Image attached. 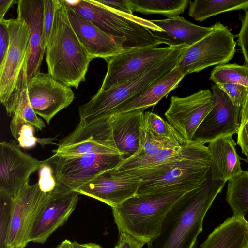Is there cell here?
Returning <instances> with one entry per match:
<instances>
[{
	"label": "cell",
	"mask_w": 248,
	"mask_h": 248,
	"mask_svg": "<svg viewBox=\"0 0 248 248\" xmlns=\"http://www.w3.org/2000/svg\"><path fill=\"white\" fill-rule=\"evenodd\" d=\"M27 61L13 94L4 106L9 116H13L16 112L38 130H42L45 127V124L34 111L28 97L26 76Z\"/></svg>",
	"instance_id": "26"
},
{
	"label": "cell",
	"mask_w": 248,
	"mask_h": 248,
	"mask_svg": "<svg viewBox=\"0 0 248 248\" xmlns=\"http://www.w3.org/2000/svg\"><path fill=\"white\" fill-rule=\"evenodd\" d=\"M211 89L214 107L193 137V140L203 144L222 136L237 134L241 121L242 106H235L216 84Z\"/></svg>",
	"instance_id": "15"
},
{
	"label": "cell",
	"mask_w": 248,
	"mask_h": 248,
	"mask_svg": "<svg viewBox=\"0 0 248 248\" xmlns=\"http://www.w3.org/2000/svg\"><path fill=\"white\" fill-rule=\"evenodd\" d=\"M237 134V143L246 156L248 155V94L242 106L240 124Z\"/></svg>",
	"instance_id": "35"
},
{
	"label": "cell",
	"mask_w": 248,
	"mask_h": 248,
	"mask_svg": "<svg viewBox=\"0 0 248 248\" xmlns=\"http://www.w3.org/2000/svg\"><path fill=\"white\" fill-rule=\"evenodd\" d=\"M125 232H119V238L114 248H142L144 244Z\"/></svg>",
	"instance_id": "40"
},
{
	"label": "cell",
	"mask_w": 248,
	"mask_h": 248,
	"mask_svg": "<svg viewBox=\"0 0 248 248\" xmlns=\"http://www.w3.org/2000/svg\"><path fill=\"white\" fill-rule=\"evenodd\" d=\"M49 193L42 192L38 183L29 185L14 199L6 248H24L35 221Z\"/></svg>",
	"instance_id": "14"
},
{
	"label": "cell",
	"mask_w": 248,
	"mask_h": 248,
	"mask_svg": "<svg viewBox=\"0 0 248 248\" xmlns=\"http://www.w3.org/2000/svg\"><path fill=\"white\" fill-rule=\"evenodd\" d=\"M74 10L103 32L114 38H125L126 50L158 47L153 31L163 30L150 20L122 12L98 0H65Z\"/></svg>",
	"instance_id": "4"
},
{
	"label": "cell",
	"mask_w": 248,
	"mask_h": 248,
	"mask_svg": "<svg viewBox=\"0 0 248 248\" xmlns=\"http://www.w3.org/2000/svg\"><path fill=\"white\" fill-rule=\"evenodd\" d=\"M248 240V224L233 216L211 232L200 248H245Z\"/></svg>",
	"instance_id": "25"
},
{
	"label": "cell",
	"mask_w": 248,
	"mask_h": 248,
	"mask_svg": "<svg viewBox=\"0 0 248 248\" xmlns=\"http://www.w3.org/2000/svg\"><path fill=\"white\" fill-rule=\"evenodd\" d=\"M91 60L69 21L64 0H57L46 50L48 73L58 81L77 89L86 80Z\"/></svg>",
	"instance_id": "2"
},
{
	"label": "cell",
	"mask_w": 248,
	"mask_h": 248,
	"mask_svg": "<svg viewBox=\"0 0 248 248\" xmlns=\"http://www.w3.org/2000/svg\"><path fill=\"white\" fill-rule=\"evenodd\" d=\"M176 46L131 48L107 59V71L99 90H107L150 69L167 57Z\"/></svg>",
	"instance_id": "9"
},
{
	"label": "cell",
	"mask_w": 248,
	"mask_h": 248,
	"mask_svg": "<svg viewBox=\"0 0 248 248\" xmlns=\"http://www.w3.org/2000/svg\"><path fill=\"white\" fill-rule=\"evenodd\" d=\"M144 109H137L113 115L108 120L111 147L126 159L133 156L140 144V127Z\"/></svg>",
	"instance_id": "21"
},
{
	"label": "cell",
	"mask_w": 248,
	"mask_h": 248,
	"mask_svg": "<svg viewBox=\"0 0 248 248\" xmlns=\"http://www.w3.org/2000/svg\"><path fill=\"white\" fill-rule=\"evenodd\" d=\"M99 2L109 6L117 10L125 13L132 14V11L130 9L127 0H97Z\"/></svg>",
	"instance_id": "42"
},
{
	"label": "cell",
	"mask_w": 248,
	"mask_h": 248,
	"mask_svg": "<svg viewBox=\"0 0 248 248\" xmlns=\"http://www.w3.org/2000/svg\"><path fill=\"white\" fill-rule=\"evenodd\" d=\"M17 18L24 21L29 28V45L26 76L28 82L40 72L46 46L43 40V0L17 1Z\"/></svg>",
	"instance_id": "20"
},
{
	"label": "cell",
	"mask_w": 248,
	"mask_h": 248,
	"mask_svg": "<svg viewBox=\"0 0 248 248\" xmlns=\"http://www.w3.org/2000/svg\"><path fill=\"white\" fill-rule=\"evenodd\" d=\"M27 92L34 111L48 124L74 99L71 87L55 79L48 73L40 72L28 82Z\"/></svg>",
	"instance_id": "17"
},
{
	"label": "cell",
	"mask_w": 248,
	"mask_h": 248,
	"mask_svg": "<svg viewBox=\"0 0 248 248\" xmlns=\"http://www.w3.org/2000/svg\"><path fill=\"white\" fill-rule=\"evenodd\" d=\"M188 46L186 45L177 46L167 57L150 69L107 90H99L88 102L79 107V122L78 125L84 127L99 120L108 118L118 107L175 68Z\"/></svg>",
	"instance_id": "3"
},
{
	"label": "cell",
	"mask_w": 248,
	"mask_h": 248,
	"mask_svg": "<svg viewBox=\"0 0 248 248\" xmlns=\"http://www.w3.org/2000/svg\"><path fill=\"white\" fill-rule=\"evenodd\" d=\"M214 107L212 92L202 89L184 97L172 96L164 115L168 122L187 141Z\"/></svg>",
	"instance_id": "13"
},
{
	"label": "cell",
	"mask_w": 248,
	"mask_h": 248,
	"mask_svg": "<svg viewBox=\"0 0 248 248\" xmlns=\"http://www.w3.org/2000/svg\"><path fill=\"white\" fill-rule=\"evenodd\" d=\"M57 2V0H43V40L46 46L52 28Z\"/></svg>",
	"instance_id": "38"
},
{
	"label": "cell",
	"mask_w": 248,
	"mask_h": 248,
	"mask_svg": "<svg viewBox=\"0 0 248 248\" xmlns=\"http://www.w3.org/2000/svg\"><path fill=\"white\" fill-rule=\"evenodd\" d=\"M140 131L139 149L137 153L130 157H139L157 153L165 149L175 148L183 146L175 141L155 135L144 125L142 122V119Z\"/></svg>",
	"instance_id": "32"
},
{
	"label": "cell",
	"mask_w": 248,
	"mask_h": 248,
	"mask_svg": "<svg viewBox=\"0 0 248 248\" xmlns=\"http://www.w3.org/2000/svg\"><path fill=\"white\" fill-rule=\"evenodd\" d=\"M74 246L75 248H78L74 243H73Z\"/></svg>",
	"instance_id": "48"
},
{
	"label": "cell",
	"mask_w": 248,
	"mask_h": 248,
	"mask_svg": "<svg viewBox=\"0 0 248 248\" xmlns=\"http://www.w3.org/2000/svg\"><path fill=\"white\" fill-rule=\"evenodd\" d=\"M69 21L80 43L91 60H105L126 50L125 38H114L108 35L74 10L64 0Z\"/></svg>",
	"instance_id": "19"
},
{
	"label": "cell",
	"mask_w": 248,
	"mask_h": 248,
	"mask_svg": "<svg viewBox=\"0 0 248 248\" xmlns=\"http://www.w3.org/2000/svg\"><path fill=\"white\" fill-rule=\"evenodd\" d=\"M185 76L179 68L175 66L162 78L118 107L111 112L108 118L115 115L132 110H145L155 105L171 91L177 88Z\"/></svg>",
	"instance_id": "24"
},
{
	"label": "cell",
	"mask_w": 248,
	"mask_h": 248,
	"mask_svg": "<svg viewBox=\"0 0 248 248\" xmlns=\"http://www.w3.org/2000/svg\"><path fill=\"white\" fill-rule=\"evenodd\" d=\"M10 129L13 137L17 140L19 146L30 149L38 143L42 147L54 143L55 138H39L34 134L35 127L27 122L18 113L15 112L11 121Z\"/></svg>",
	"instance_id": "30"
},
{
	"label": "cell",
	"mask_w": 248,
	"mask_h": 248,
	"mask_svg": "<svg viewBox=\"0 0 248 248\" xmlns=\"http://www.w3.org/2000/svg\"><path fill=\"white\" fill-rule=\"evenodd\" d=\"M211 159L210 174L213 180L226 181L243 171L232 136L221 137L209 143Z\"/></svg>",
	"instance_id": "23"
},
{
	"label": "cell",
	"mask_w": 248,
	"mask_h": 248,
	"mask_svg": "<svg viewBox=\"0 0 248 248\" xmlns=\"http://www.w3.org/2000/svg\"><path fill=\"white\" fill-rule=\"evenodd\" d=\"M212 26V31L189 46L178 62L176 66L185 76L212 66L226 64L233 57L236 44L234 35L220 22Z\"/></svg>",
	"instance_id": "7"
},
{
	"label": "cell",
	"mask_w": 248,
	"mask_h": 248,
	"mask_svg": "<svg viewBox=\"0 0 248 248\" xmlns=\"http://www.w3.org/2000/svg\"><path fill=\"white\" fill-rule=\"evenodd\" d=\"M9 45V35L6 19L0 21V64L4 62Z\"/></svg>",
	"instance_id": "41"
},
{
	"label": "cell",
	"mask_w": 248,
	"mask_h": 248,
	"mask_svg": "<svg viewBox=\"0 0 248 248\" xmlns=\"http://www.w3.org/2000/svg\"><path fill=\"white\" fill-rule=\"evenodd\" d=\"M142 122L150 131L160 138L175 141L182 145L189 141L186 140L168 122L152 112H144Z\"/></svg>",
	"instance_id": "33"
},
{
	"label": "cell",
	"mask_w": 248,
	"mask_h": 248,
	"mask_svg": "<svg viewBox=\"0 0 248 248\" xmlns=\"http://www.w3.org/2000/svg\"><path fill=\"white\" fill-rule=\"evenodd\" d=\"M78 193L57 183L39 213L29 238V242L44 244L63 226L75 210Z\"/></svg>",
	"instance_id": "10"
},
{
	"label": "cell",
	"mask_w": 248,
	"mask_h": 248,
	"mask_svg": "<svg viewBox=\"0 0 248 248\" xmlns=\"http://www.w3.org/2000/svg\"><path fill=\"white\" fill-rule=\"evenodd\" d=\"M216 85L226 93L235 106L240 107L243 105L248 94V88L242 85L232 83Z\"/></svg>",
	"instance_id": "37"
},
{
	"label": "cell",
	"mask_w": 248,
	"mask_h": 248,
	"mask_svg": "<svg viewBox=\"0 0 248 248\" xmlns=\"http://www.w3.org/2000/svg\"><path fill=\"white\" fill-rule=\"evenodd\" d=\"M55 248H75L73 242L65 239L59 244Z\"/></svg>",
	"instance_id": "45"
},
{
	"label": "cell",
	"mask_w": 248,
	"mask_h": 248,
	"mask_svg": "<svg viewBox=\"0 0 248 248\" xmlns=\"http://www.w3.org/2000/svg\"><path fill=\"white\" fill-rule=\"evenodd\" d=\"M186 193L136 195L111 208L119 232L147 244L158 233L167 215Z\"/></svg>",
	"instance_id": "5"
},
{
	"label": "cell",
	"mask_w": 248,
	"mask_h": 248,
	"mask_svg": "<svg viewBox=\"0 0 248 248\" xmlns=\"http://www.w3.org/2000/svg\"><path fill=\"white\" fill-rule=\"evenodd\" d=\"M241 27L238 34V44L241 47L245 64L248 66V8L241 18Z\"/></svg>",
	"instance_id": "39"
},
{
	"label": "cell",
	"mask_w": 248,
	"mask_h": 248,
	"mask_svg": "<svg viewBox=\"0 0 248 248\" xmlns=\"http://www.w3.org/2000/svg\"><path fill=\"white\" fill-rule=\"evenodd\" d=\"M243 160L248 164V155L246 156V158Z\"/></svg>",
	"instance_id": "46"
},
{
	"label": "cell",
	"mask_w": 248,
	"mask_h": 248,
	"mask_svg": "<svg viewBox=\"0 0 248 248\" xmlns=\"http://www.w3.org/2000/svg\"><path fill=\"white\" fill-rule=\"evenodd\" d=\"M38 184L40 190L45 193L52 191L57 185L51 166L43 160V163L39 169Z\"/></svg>",
	"instance_id": "36"
},
{
	"label": "cell",
	"mask_w": 248,
	"mask_h": 248,
	"mask_svg": "<svg viewBox=\"0 0 248 248\" xmlns=\"http://www.w3.org/2000/svg\"><path fill=\"white\" fill-rule=\"evenodd\" d=\"M14 1V0H0V21L4 19L5 14Z\"/></svg>",
	"instance_id": "43"
},
{
	"label": "cell",
	"mask_w": 248,
	"mask_h": 248,
	"mask_svg": "<svg viewBox=\"0 0 248 248\" xmlns=\"http://www.w3.org/2000/svg\"><path fill=\"white\" fill-rule=\"evenodd\" d=\"M245 248H248V242L246 244V245Z\"/></svg>",
	"instance_id": "47"
},
{
	"label": "cell",
	"mask_w": 248,
	"mask_h": 248,
	"mask_svg": "<svg viewBox=\"0 0 248 248\" xmlns=\"http://www.w3.org/2000/svg\"><path fill=\"white\" fill-rule=\"evenodd\" d=\"M14 198L0 191V248H6Z\"/></svg>",
	"instance_id": "34"
},
{
	"label": "cell",
	"mask_w": 248,
	"mask_h": 248,
	"mask_svg": "<svg viewBox=\"0 0 248 248\" xmlns=\"http://www.w3.org/2000/svg\"><path fill=\"white\" fill-rule=\"evenodd\" d=\"M52 152L54 155L62 156L90 154H121L110 146V128L107 119L84 127L77 125L60 141L57 148Z\"/></svg>",
	"instance_id": "18"
},
{
	"label": "cell",
	"mask_w": 248,
	"mask_h": 248,
	"mask_svg": "<svg viewBox=\"0 0 248 248\" xmlns=\"http://www.w3.org/2000/svg\"><path fill=\"white\" fill-rule=\"evenodd\" d=\"M141 182L139 178L114 168L102 172L75 191L113 208L136 196Z\"/></svg>",
	"instance_id": "16"
},
{
	"label": "cell",
	"mask_w": 248,
	"mask_h": 248,
	"mask_svg": "<svg viewBox=\"0 0 248 248\" xmlns=\"http://www.w3.org/2000/svg\"><path fill=\"white\" fill-rule=\"evenodd\" d=\"M248 8V0H195L190 2L189 16L201 22L218 14Z\"/></svg>",
	"instance_id": "27"
},
{
	"label": "cell",
	"mask_w": 248,
	"mask_h": 248,
	"mask_svg": "<svg viewBox=\"0 0 248 248\" xmlns=\"http://www.w3.org/2000/svg\"><path fill=\"white\" fill-rule=\"evenodd\" d=\"M211 166L208 147L202 143L188 155L169 164L163 171L142 179L137 195L189 192L206 180Z\"/></svg>",
	"instance_id": "6"
},
{
	"label": "cell",
	"mask_w": 248,
	"mask_h": 248,
	"mask_svg": "<svg viewBox=\"0 0 248 248\" xmlns=\"http://www.w3.org/2000/svg\"><path fill=\"white\" fill-rule=\"evenodd\" d=\"M125 159L121 154L53 155L45 161L51 166L58 183L75 191L102 172L116 167Z\"/></svg>",
	"instance_id": "8"
},
{
	"label": "cell",
	"mask_w": 248,
	"mask_h": 248,
	"mask_svg": "<svg viewBox=\"0 0 248 248\" xmlns=\"http://www.w3.org/2000/svg\"><path fill=\"white\" fill-rule=\"evenodd\" d=\"M209 79L217 84L232 83L248 88V66L236 63H226L215 66Z\"/></svg>",
	"instance_id": "31"
},
{
	"label": "cell",
	"mask_w": 248,
	"mask_h": 248,
	"mask_svg": "<svg viewBox=\"0 0 248 248\" xmlns=\"http://www.w3.org/2000/svg\"><path fill=\"white\" fill-rule=\"evenodd\" d=\"M43 163L23 152L15 140L0 143V191L14 199L29 185L30 175Z\"/></svg>",
	"instance_id": "12"
},
{
	"label": "cell",
	"mask_w": 248,
	"mask_h": 248,
	"mask_svg": "<svg viewBox=\"0 0 248 248\" xmlns=\"http://www.w3.org/2000/svg\"><path fill=\"white\" fill-rule=\"evenodd\" d=\"M73 243L78 248H104L100 245L94 243H79L74 241Z\"/></svg>",
	"instance_id": "44"
},
{
	"label": "cell",
	"mask_w": 248,
	"mask_h": 248,
	"mask_svg": "<svg viewBox=\"0 0 248 248\" xmlns=\"http://www.w3.org/2000/svg\"><path fill=\"white\" fill-rule=\"evenodd\" d=\"M226 196L233 215L248 224V170L228 181Z\"/></svg>",
	"instance_id": "28"
},
{
	"label": "cell",
	"mask_w": 248,
	"mask_h": 248,
	"mask_svg": "<svg viewBox=\"0 0 248 248\" xmlns=\"http://www.w3.org/2000/svg\"><path fill=\"white\" fill-rule=\"evenodd\" d=\"M226 182L210 174L198 188L186 192L172 206L158 233L147 243L148 248H195L204 217Z\"/></svg>",
	"instance_id": "1"
},
{
	"label": "cell",
	"mask_w": 248,
	"mask_h": 248,
	"mask_svg": "<svg viewBox=\"0 0 248 248\" xmlns=\"http://www.w3.org/2000/svg\"><path fill=\"white\" fill-rule=\"evenodd\" d=\"M150 21L163 30L162 31H153L160 44L169 46L182 45L190 46L205 37L213 29V26H199L180 16Z\"/></svg>",
	"instance_id": "22"
},
{
	"label": "cell",
	"mask_w": 248,
	"mask_h": 248,
	"mask_svg": "<svg viewBox=\"0 0 248 248\" xmlns=\"http://www.w3.org/2000/svg\"><path fill=\"white\" fill-rule=\"evenodd\" d=\"M130 9L144 15L160 14L169 17L184 13L191 1L188 0H127Z\"/></svg>",
	"instance_id": "29"
},
{
	"label": "cell",
	"mask_w": 248,
	"mask_h": 248,
	"mask_svg": "<svg viewBox=\"0 0 248 248\" xmlns=\"http://www.w3.org/2000/svg\"><path fill=\"white\" fill-rule=\"evenodd\" d=\"M9 45L4 62L0 64V101L3 105L13 94L27 60L29 31L20 19H6Z\"/></svg>",
	"instance_id": "11"
}]
</instances>
